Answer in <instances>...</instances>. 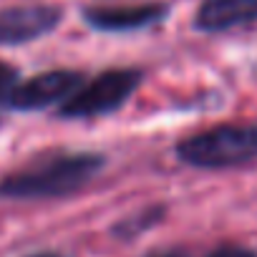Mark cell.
I'll return each mask as SVG.
<instances>
[{
  "label": "cell",
  "mask_w": 257,
  "mask_h": 257,
  "mask_svg": "<svg viewBox=\"0 0 257 257\" xmlns=\"http://www.w3.org/2000/svg\"><path fill=\"white\" fill-rule=\"evenodd\" d=\"M28 257H63L58 252H36V254H28Z\"/></svg>",
  "instance_id": "7c38bea8"
},
{
  "label": "cell",
  "mask_w": 257,
  "mask_h": 257,
  "mask_svg": "<svg viewBox=\"0 0 257 257\" xmlns=\"http://www.w3.org/2000/svg\"><path fill=\"white\" fill-rule=\"evenodd\" d=\"M249 23H257V0H202L194 13V28L202 33H222Z\"/></svg>",
  "instance_id": "52a82bcc"
},
{
  "label": "cell",
  "mask_w": 257,
  "mask_h": 257,
  "mask_svg": "<svg viewBox=\"0 0 257 257\" xmlns=\"http://www.w3.org/2000/svg\"><path fill=\"white\" fill-rule=\"evenodd\" d=\"M81 86H83L81 71H71V68L43 71L31 76L28 81H21L13 88L8 106L13 111H43L56 103L63 106Z\"/></svg>",
  "instance_id": "277c9868"
},
{
  "label": "cell",
  "mask_w": 257,
  "mask_h": 257,
  "mask_svg": "<svg viewBox=\"0 0 257 257\" xmlns=\"http://www.w3.org/2000/svg\"><path fill=\"white\" fill-rule=\"evenodd\" d=\"M18 68L6 63V61H0V103H6L8 106V98L13 93V88L18 86Z\"/></svg>",
  "instance_id": "9c48e42d"
},
{
  "label": "cell",
  "mask_w": 257,
  "mask_h": 257,
  "mask_svg": "<svg viewBox=\"0 0 257 257\" xmlns=\"http://www.w3.org/2000/svg\"><path fill=\"white\" fill-rule=\"evenodd\" d=\"M182 164L197 169H227L257 159V123H219L182 139L174 149Z\"/></svg>",
  "instance_id": "7a4b0ae2"
},
{
  "label": "cell",
  "mask_w": 257,
  "mask_h": 257,
  "mask_svg": "<svg viewBox=\"0 0 257 257\" xmlns=\"http://www.w3.org/2000/svg\"><path fill=\"white\" fill-rule=\"evenodd\" d=\"M207 257H257V252L244 244H219Z\"/></svg>",
  "instance_id": "30bf717a"
},
{
  "label": "cell",
  "mask_w": 257,
  "mask_h": 257,
  "mask_svg": "<svg viewBox=\"0 0 257 257\" xmlns=\"http://www.w3.org/2000/svg\"><path fill=\"white\" fill-rule=\"evenodd\" d=\"M106 167L96 152H61L36 159L0 179V199H63L91 184Z\"/></svg>",
  "instance_id": "6da1fadb"
},
{
  "label": "cell",
  "mask_w": 257,
  "mask_h": 257,
  "mask_svg": "<svg viewBox=\"0 0 257 257\" xmlns=\"http://www.w3.org/2000/svg\"><path fill=\"white\" fill-rule=\"evenodd\" d=\"M83 21L101 33H128L162 23L169 16V3H139V6H88Z\"/></svg>",
  "instance_id": "8992f818"
},
{
  "label": "cell",
  "mask_w": 257,
  "mask_h": 257,
  "mask_svg": "<svg viewBox=\"0 0 257 257\" xmlns=\"http://www.w3.org/2000/svg\"><path fill=\"white\" fill-rule=\"evenodd\" d=\"M147 257H189L184 249H162V252H152Z\"/></svg>",
  "instance_id": "8fae6325"
},
{
  "label": "cell",
  "mask_w": 257,
  "mask_h": 257,
  "mask_svg": "<svg viewBox=\"0 0 257 257\" xmlns=\"http://www.w3.org/2000/svg\"><path fill=\"white\" fill-rule=\"evenodd\" d=\"M63 21L61 6H11L0 8V46H23L53 33Z\"/></svg>",
  "instance_id": "5b68a950"
},
{
  "label": "cell",
  "mask_w": 257,
  "mask_h": 257,
  "mask_svg": "<svg viewBox=\"0 0 257 257\" xmlns=\"http://www.w3.org/2000/svg\"><path fill=\"white\" fill-rule=\"evenodd\" d=\"M164 214H167V207H162V204L147 207V209H142V212H137V214H132V217L116 222L113 229H111V234L118 237V239H134L137 234H142V232L152 229L154 224H159Z\"/></svg>",
  "instance_id": "ba28073f"
},
{
  "label": "cell",
  "mask_w": 257,
  "mask_h": 257,
  "mask_svg": "<svg viewBox=\"0 0 257 257\" xmlns=\"http://www.w3.org/2000/svg\"><path fill=\"white\" fill-rule=\"evenodd\" d=\"M254 76H257V68H254Z\"/></svg>",
  "instance_id": "4fadbf2b"
},
{
  "label": "cell",
  "mask_w": 257,
  "mask_h": 257,
  "mask_svg": "<svg viewBox=\"0 0 257 257\" xmlns=\"http://www.w3.org/2000/svg\"><path fill=\"white\" fill-rule=\"evenodd\" d=\"M142 83V71L137 68H108L83 83L63 106H58L61 118H96L118 111Z\"/></svg>",
  "instance_id": "3957f363"
}]
</instances>
